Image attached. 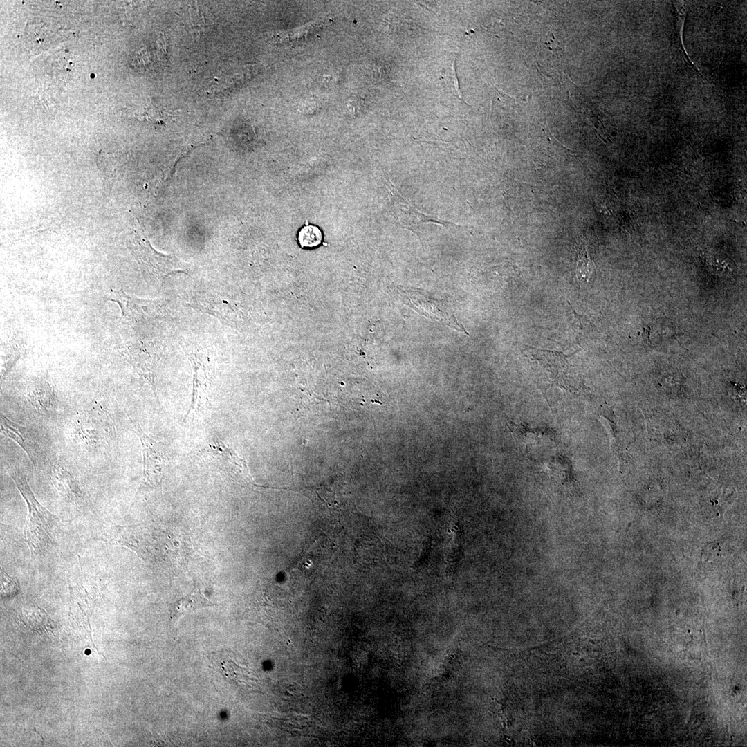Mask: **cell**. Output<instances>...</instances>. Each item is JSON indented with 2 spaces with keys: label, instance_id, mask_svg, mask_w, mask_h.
Here are the masks:
<instances>
[{
  "label": "cell",
  "instance_id": "obj_9",
  "mask_svg": "<svg viewBox=\"0 0 747 747\" xmlns=\"http://www.w3.org/2000/svg\"><path fill=\"white\" fill-rule=\"evenodd\" d=\"M510 428L517 443L526 452L542 447L553 441L554 435L549 430L540 427H531L528 425L509 421Z\"/></svg>",
  "mask_w": 747,
  "mask_h": 747
},
{
  "label": "cell",
  "instance_id": "obj_13",
  "mask_svg": "<svg viewBox=\"0 0 747 747\" xmlns=\"http://www.w3.org/2000/svg\"><path fill=\"white\" fill-rule=\"evenodd\" d=\"M28 398L31 405L43 414L51 412L57 405L53 394L47 389L35 388L30 390Z\"/></svg>",
  "mask_w": 747,
  "mask_h": 747
},
{
  "label": "cell",
  "instance_id": "obj_16",
  "mask_svg": "<svg viewBox=\"0 0 747 747\" xmlns=\"http://www.w3.org/2000/svg\"><path fill=\"white\" fill-rule=\"evenodd\" d=\"M322 240L321 230L314 225L304 226L299 232L298 241L303 248H313L317 246Z\"/></svg>",
  "mask_w": 747,
  "mask_h": 747
},
{
  "label": "cell",
  "instance_id": "obj_17",
  "mask_svg": "<svg viewBox=\"0 0 747 747\" xmlns=\"http://www.w3.org/2000/svg\"><path fill=\"white\" fill-rule=\"evenodd\" d=\"M19 591V583L18 580L9 573H6L4 570L1 569V596L2 598H9L16 594Z\"/></svg>",
  "mask_w": 747,
  "mask_h": 747
},
{
  "label": "cell",
  "instance_id": "obj_15",
  "mask_svg": "<svg viewBox=\"0 0 747 747\" xmlns=\"http://www.w3.org/2000/svg\"><path fill=\"white\" fill-rule=\"evenodd\" d=\"M595 268V264L589 255L586 244L583 240L580 239L578 241L576 266V275L579 281L588 282Z\"/></svg>",
  "mask_w": 747,
  "mask_h": 747
},
{
  "label": "cell",
  "instance_id": "obj_4",
  "mask_svg": "<svg viewBox=\"0 0 747 747\" xmlns=\"http://www.w3.org/2000/svg\"><path fill=\"white\" fill-rule=\"evenodd\" d=\"M131 425L138 436L143 454V474L140 485L142 490H157L161 486L167 461L165 445L148 436L140 425L131 419Z\"/></svg>",
  "mask_w": 747,
  "mask_h": 747
},
{
  "label": "cell",
  "instance_id": "obj_3",
  "mask_svg": "<svg viewBox=\"0 0 747 747\" xmlns=\"http://www.w3.org/2000/svg\"><path fill=\"white\" fill-rule=\"evenodd\" d=\"M530 359L536 362L531 365L532 370L542 380L571 394H578V378L574 374L565 357L544 351L539 352V350H537L530 354Z\"/></svg>",
  "mask_w": 747,
  "mask_h": 747
},
{
  "label": "cell",
  "instance_id": "obj_7",
  "mask_svg": "<svg viewBox=\"0 0 747 747\" xmlns=\"http://www.w3.org/2000/svg\"><path fill=\"white\" fill-rule=\"evenodd\" d=\"M2 432L17 443L35 467L44 459L45 450L38 436L30 428L12 421L1 414Z\"/></svg>",
  "mask_w": 747,
  "mask_h": 747
},
{
  "label": "cell",
  "instance_id": "obj_11",
  "mask_svg": "<svg viewBox=\"0 0 747 747\" xmlns=\"http://www.w3.org/2000/svg\"><path fill=\"white\" fill-rule=\"evenodd\" d=\"M257 73L255 65H246L238 71L221 73L209 85L208 93L212 95L230 93L251 80Z\"/></svg>",
  "mask_w": 747,
  "mask_h": 747
},
{
  "label": "cell",
  "instance_id": "obj_8",
  "mask_svg": "<svg viewBox=\"0 0 747 747\" xmlns=\"http://www.w3.org/2000/svg\"><path fill=\"white\" fill-rule=\"evenodd\" d=\"M201 452L210 454L224 465L225 472L232 477L236 474V476L241 474L244 478L250 479L245 460L216 434L211 436Z\"/></svg>",
  "mask_w": 747,
  "mask_h": 747
},
{
  "label": "cell",
  "instance_id": "obj_14",
  "mask_svg": "<svg viewBox=\"0 0 747 747\" xmlns=\"http://www.w3.org/2000/svg\"><path fill=\"white\" fill-rule=\"evenodd\" d=\"M326 25L327 21H326L313 22L312 24L299 28L297 30H293L284 33L277 34L275 36V40L277 42L284 43L304 39L306 38H308L311 35L315 34L317 32L322 29Z\"/></svg>",
  "mask_w": 747,
  "mask_h": 747
},
{
  "label": "cell",
  "instance_id": "obj_1",
  "mask_svg": "<svg viewBox=\"0 0 747 747\" xmlns=\"http://www.w3.org/2000/svg\"><path fill=\"white\" fill-rule=\"evenodd\" d=\"M9 474L27 505L24 537L33 558L44 555L53 544L54 527L59 519L35 498L26 476L16 469Z\"/></svg>",
  "mask_w": 747,
  "mask_h": 747
},
{
  "label": "cell",
  "instance_id": "obj_12",
  "mask_svg": "<svg viewBox=\"0 0 747 747\" xmlns=\"http://www.w3.org/2000/svg\"><path fill=\"white\" fill-rule=\"evenodd\" d=\"M214 605H216L207 599L200 589L196 587L190 594L174 602L170 605V618L172 620H176L181 616L188 613L204 607H213Z\"/></svg>",
  "mask_w": 747,
  "mask_h": 747
},
{
  "label": "cell",
  "instance_id": "obj_2",
  "mask_svg": "<svg viewBox=\"0 0 747 747\" xmlns=\"http://www.w3.org/2000/svg\"><path fill=\"white\" fill-rule=\"evenodd\" d=\"M158 530L150 526L118 525L107 526L104 539L107 543L127 547L134 551L145 562L161 559L164 548Z\"/></svg>",
  "mask_w": 747,
  "mask_h": 747
},
{
  "label": "cell",
  "instance_id": "obj_10",
  "mask_svg": "<svg viewBox=\"0 0 747 747\" xmlns=\"http://www.w3.org/2000/svg\"><path fill=\"white\" fill-rule=\"evenodd\" d=\"M50 479L58 494L64 500L73 504H80L84 500L83 492L78 481L61 465L54 464Z\"/></svg>",
  "mask_w": 747,
  "mask_h": 747
},
{
  "label": "cell",
  "instance_id": "obj_18",
  "mask_svg": "<svg viewBox=\"0 0 747 747\" xmlns=\"http://www.w3.org/2000/svg\"><path fill=\"white\" fill-rule=\"evenodd\" d=\"M190 12L193 27L197 29L198 31L203 29L205 26L203 15L196 9H190Z\"/></svg>",
  "mask_w": 747,
  "mask_h": 747
},
{
  "label": "cell",
  "instance_id": "obj_6",
  "mask_svg": "<svg viewBox=\"0 0 747 747\" xmlns=\"http://www.w3.org/2000/svg\"><path fill=\"white\" fill-rule=\"evenodd\" d=\"M113 431L109 416L98 403L90 405L80 413L76 420L77 436L90 448H97L107 445L112 436Z\"/></svg>",
  "mask_w": 747,
  "mask_h": 747
},
{
  "label": "cell",
  "instance_id": "obj_5",
  "mask_svg": "<svg viewBox=\"0 0 747 747\" xmlns=\"http://www.w3.org/2000/svg\"><path fill=\"white\" fill-rule=\"evenodd\" d=\"M182 347L193 369L192 400L183 419V423H187L201 416L208 407L210 369L208 358L199 349L186 344Z\"/></svg>",
  "mask_w": 747,
  "mask_h": 747
}]
</instances>
